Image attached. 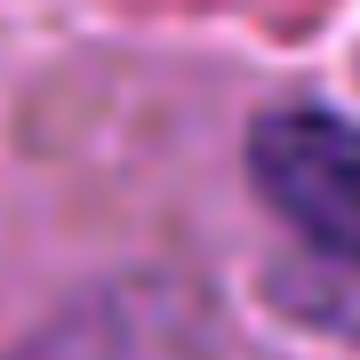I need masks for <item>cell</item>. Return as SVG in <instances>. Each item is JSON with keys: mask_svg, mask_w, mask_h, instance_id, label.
I'll use <instances>...</instances> for the list:
<instances>
[{"mask_svg": "<svg viewBox=\"0 0 360 360\" xmlns=\"http://www.w3.org/2000/svg\"><path fill=\"white\" fill-rule=\"evenodd\" d=\"M264 200L304 232L312 248L360 264V129L336 112H281L248 136Z\"/></svg>", "mask_w": 360, "mask_h": 360, "instance_id": "6da1fadb", "label": "cell"}]
</instances>
